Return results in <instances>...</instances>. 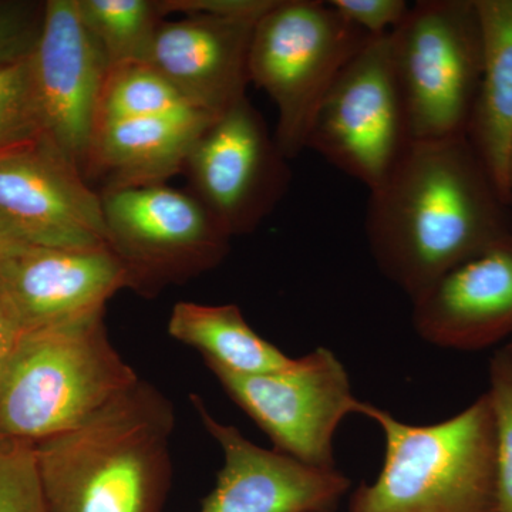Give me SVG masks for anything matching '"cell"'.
<instances>
[{
    "label": "cell",
    "mask_w": 512,
    "mask_h": 512,
    "mask_svg": "<svg viewBox=\"0 0 512 512\" xmlns=\"http://www.w3.org/2000/svg\"><path fill=\"white\" fill-rule=\"evenodd\" d=\"M384 434L372 484L353 491L348 512H501L495 421L488 394L440 423L414 426L363 402Z\"/></svg>",
    "instance_id": "obj_3"
},
{
    "label": "cell",
    "mask_w": 512,
    "mask_h": 512,
    "mask_svg": "<svg viewBox=\"0 0 512 512\" xmlns=\"http://www.w3.org/2000/svg\"><path fill=\"white\" fill-rule=\"evenodd\" d=\"M30 69L43 138L83 174L109 66L76 0H47Z\"/></svg>",
    "instance_id": "obj_11"
},
{
    "label": "cell",
    "mask_w": 512,
    "mask_h": 512,
    "mask_svg": "<svg viewBox=\"0 0 512 512\" xmlns=\"http://www.w3.org/2000/svg\"><path fill=\"white\" fill-rule=\"evenodd\" d=\"M0 218L35 247H107L99 192L45 138L0 156Z\"/></svg>",
    "instance_id": "obj_12"
},
{
    "label": "cell",
    "mask_w": 512,
    "mask_h": 512,
    "mask_svg": "<svg viewBox=\"0 0 512 512\" xmlns=\"http://www.w3.org/2000/svg\"><path fill=\"white\" fill-rule=\"evenodd\" d=\"M412 303L414 329L439 348L481 350L512 335V231Z\"/></svg>",
    "instance_id": "obj_15"
},
{
    "label": "cell",
    "mask_w": 512,
    "mask_h": 512,
    "mask_svg": "<svg viewBox=\"0 0 512 512\" xmlns=\"http://www.w3.org/2000/svg\"><path fill=\"white\" fill-rule=\"evenodd\" d=\"M389 35L372 37L343 67L306 144L369 191L386 181L414 141Z\"/></svg>",
    "instance_id": "obj_8"
},
{
    "label": "cell",
    "mask_w": 512,
    "mask_h": 512,
    "mask_svg": "<svg viewBox=\"0 0 512 512\" xmlns=\"http://www.w3.org/2000/svg\"><path fill=\"white\" fill-rule=\"evenodd\" d=\"M239 409L271 439L276 451L308 466L335 467L336 430L362 412L348 370L330 349L318 348L262 375H237L207 365Z\"/></svg>",
    "instance_id": "obj_9"
},
{
    "label": "cell",
    "mask_w": 512,
    "mask_h": 512,
    "mask_svg": "<svg viewBox=\"0 0 512 512\" xmlns=\"http://www.w3.org/2000/svg\"><path fill=\"white\" fill-rule=\"evenodd\" d=\"M487 394L495 421L500 508L501 512H512V357L505 348L491 357Z\"/></svg>",
    "instance_id": "obj_24"
},
{
    "label": "cell",
    "mask_w": 512,
    "mask_h": 512,
    "mask_svg": "<svg viewBox=\"0 0 512 512\" xmlns=\"http://www.w3.org/2000/svg\"><path fill=\"white\" fill-rule=\"evenodd\" d=\"M43 140L30 56L0 69V156Z\"/></svg>",
    "instance_id": "obj_22"
},
{
    "label": "cell",
    "mask_w": 512,
    "mask_h": 512,
    "mask_svg": "<svg viewBox=\"0 0 512 512\" xmlns=\"http://www.w3.org/2000/svg\"><path fill=\"white\" fill-rule=\"evenodd\" d=\"M365 229L377 268L412 301L512 231V205L467 137L416 140L370 191Z\"/></svg>",
    "instance_id": "obj_1"
},
{
    "label": "cell",
    "mask_w": 512,
    "mask_h": 512,
    "mask_svg": "<svg viewBox=\"0 0 512 512\" xmlns=\"http://www.w3.org/2000/svg\"><path fill=\"white\" fill-rule=\"evenodd\" d=\"M215 117L195 113L109 121L94 130L83 177L101 192L165 184L183 174L197 138Z\"/></svg>",
    "instance_id": "obj_17"
},
{
    "label": "cell",
    "mask_w": 512,
    "mask_h": 512,
    "mask_svg": "<svg viewBox=\"0 0 512 512\" xmlns=\"http://www.w3.org/2000/svg\"><path fill=\"white\" fill-rule=\"evenodd\" d=\"M0 286L23 332H30L106 311L128 279L109 247L29 245L0 262Z\"/></svg>",
    "instance_id": "obj_14"
},
{
    "label": "cell",
    "mask_w": 512,
    "mask_h": 512,
    "mask_svg": "<svg viewBox=\"0 0 512 512\" xmlns=\"http://www.w3.org/2000/svg\"><path fill=\"white\" fill-rule=\"evenodd\" d=\"M505 350H507L508 355H510L512 357V340L510 343H508L507 346H505Z\"/></svg>",
    "instance_id": "obj_31"
},
{
    "label": "cell",
    "mask_w": 512,
    "mask_h": 512,
    "mask_svg": "<svg viewBox=\"0 0 512 512\" xmlns=\"http://www.w3.org/2000/svg\"><path fill=\"white\" fill-rule=\"evenodd\" d=\"M195 111L150 63L124 64L107 72L96 127L109 121L185 116Z\"/></svg>",
    "instance_id": "obj_21"
},
{
    "label": "cell",
    "mask_w": 512,
    "mask_h": 512,
    "mask_svg": "<svg viewBox=\"0 0 512 512\" xmlns=\"http://www.w3.org/2000/svg\"><path fill=\"white\" fill-rule=\"evenodd\" d=\"M248 97L215 117L192 146L183 174L231 237L252 234L285 197L291 168Z\"/></svg>",
    "instance_id": "obj_10"
},
{
    "label": "cell",
    "mask_w": 512,
    "mask_h": 512,
    "mask_svg": "<svg viewBox=\"0 0 512 512\" xmlns=\"http://www.w3.org/2000/svg\"><path fill=\"white\" fill-rule=\"evenodd\" d=\"M278 0H160L164 18L181 15H212L258 22Z\"/></svg>",
    "instance_id": "obj_27"
},
{
    "label": "cell",
    "mask_w": 512,
    "mask_h": 512,
    "mask_svg": "<svg viewBox=\"0 0 512 512\" xmlns=\"http://www.w3.org/2000/svg\"><path fill=\"white\" fill-rule=\"evenodd\" d=\"M254 20L185 15L158 26L150 64L194 110L218 117L247 97Z\"/></svg>",
    "instance_id": "obj_16"
},
{
    "label": "cell",
    "mask_w": 512,
    "mask_h": 512,
    "mask_svg": "<svg viewBox=\"0 0 512 512\" xmlns=\"http://www.w3.org/2000/svg\"><path fill=\"white\" fill-rule=\"evenodd\" d=\"M45 5L0 2V69L26 59L42 32Z\"/></svg>",
    "instance_id": "obj_25"
},
{
    "label": "cell",
    "mask_w": 512,
    "mask_h": 512,
    "mask_svg": "<svg viewBox=\"0 0 512 512\" xmlns=\"http://www.w3.org/2000/svg\"><path fill=\"white\" fill-rule=\"evenodd\" d=\"M507 178H508V187H510V191L512 194V146H511V151H510V157H508Z\"/></svg>",
    "instance_id": "obj_30"
},
{
    "label": "cell",
    "mask_w": 512,
    "mask_h": 512,
    "mask_svg": "<svg viewBox=\"0 0 512 512\" xmlns=\"http://www.w3.org/2000/svg\"><path fill=\"white\" fill-rule=\"evenodd\" d=\"M167 330L177 342L198 350L205 365L220 366L237 375L276 372L293 360L258 335L234 303H175Z\"/></svg>",
    "instance_id": "obj_19"
},
{
    "label": "cell",
    "mask_w": 512,
    "mask_h": 512,
    "mask_svg": "<svg viewBox=\"0 0 512 512\" xmlns=\"http://www.w3.org/2000/svg\"><path fill=\"white\" fill-rule=\"evenodd\" d=\"M26 247L29 245L0 218V262Z\"/></svg>",
    "instance_id": "obj_29"
},
{
    "label": "cell",
    "mask_w": 512,
    "mask_h": 512,
    "mask_svg": "<svg viewBox=\"0 0 512 512\" xmlns=\"http://www.w3.org/2000/svg\"><path fill=\"white\" fill-rule=\"evenodd\" d=\"M190 400L202 426L220 444L224 466L200 512H336L352 483L336 468L308 466L249 441L215 419L197 394Z\"/></svg>",
    "instance_id": "obj_13"
},
{
    "label": "cell",
    "mask_w": 512,
    "mask_h": 512,
    "mask_svg": "<svg viewBox=\"0 0 512 512\" xmlns=\"http://www.w3.org/2000/svg\"><path fill=\"white\" fill-rule=\"evenodd\" d=\"M138 380L111 343L106 311L23 332L0 383V431L35 444L50 439Z\"/></svg>",
    "instance_id": "obj_4"
},
{
    "label": "cell",
    "mask_w": 512,
    "mask_h": 512,
    "mask_svg": "<svg viewBox=\"0 0 512 512\" xmlns=\"http://www.w3.org/2000/svg\"><path fill=\"white\" fill-rule=\"evenodd\" d=\"M0 512H46L36 444L0 431Z\"/></svg>",
    "instance_id": "obj_23"
},
{
    "label": "cell",
    "mask_w": 512,
    "mask_h": 512,
    "mask_svg": "<svg viewBox=\"0 0 512 512\" xmlns=\"http://www.w3.org/2000/svg\"><path fill=\"white\" fill-rule=\"evenodd\" d=\"M476 5L484 66L467 138L512 205L507 178L512 146V0H476Z\"/></svg>",
    "instance_id": "obj_18"
},
{
    "label": "cell",
    "mask_w": 512,
    "mask_h": 512,
    "mask_svg": "<svg viewBox=\"0 0 512 512\" xmlns=\"http://www.w3.org/2000/svg\"><path fill=\"white\" fill-rule=\"evenodd\" d=\"M329 5L350 25L372 37L392 33L410 9L404 0H329Z\"/></svg>",
    "instance_id": "obj_26"
},
{
    "label": "cell",
    "mask_w": 512,
    "mask_h": 512,
    "mask_svg": "<svg viewBox=\"0 0 512 512\" xmlns=\"http://www.w3.org/2000/svg\"><path fill=\"white\" fill-rule=\"evenodd\" d=\"M173 403L140 379L36 443L46 512H161L173 484Z\"/></svg>",
    "instance_id": "obj_2"
},
{
    "label": "cell",
    "mask_w": 512,
    "mask_h": 512,
    "mask_svg": "<svg viewBox=\"0 0 512 512\" xmlns=\"http://www.w3.org/2000/svg\"><path fill=\"white\" fill-rule=\"evenodd\" d=\"M370 39L329 2L319 0H278L256 22L249 82L274 101V136L288 160L306 150L320 104L343 67Z\"/></svg>",
    "instance_id": "obj_5"
},
{
    "label": "cell",
    "mask_w": 512,
    "mask_h": 512,
    "mask_svg": "<svg viewBox=\"0 0 512 512\" xmlns=\"http://www.w3.org/2000/svg\"><path fill=\"white\" fill-rule=\"evenodd\" d=\"M23 329L0 286V383L5 376L13 353L18 348Z\"/></svg>",
    "instance_id": "obj_28"
},
{
    "label": "cell",
    "mask_w": 512,
    "mask_h": 512,
    "mask_svg": "<svg viewBox=\"0 0 512 512\" xmlns=\"http://www.w3.org/2000/svg\"><path fill=\"white\" fill-rule=\"evenodd\" d=\"M389 37L414 141L467 137L484 66L476 0H419Z\"/></svg>",
    "instance_id": "obj_6"
},
{
    "label": "cell",
    "mask_w": 512,
    "mask_h": 512,
    "mask_svg": "<svg viewBox=\"0 0 512 512\" xmlns=\"http://www.w3.org/2000/svg\"><path fill=\"white\" fill-rule=\"evenodd\" d=\"M80 18L106 57L109 69L150 63L164 15L160 0H76Z\"/></svg>",
    "instance_id": "obj_20"
},
{
    "label": "cell",
    "mask_w": 512,
    "mask_h": 512,
    "mask_svg": "<svg viewBox=\"0 0 512 512\" xmlns=\"http://www.w3.org/2000/svg\"><path fill=\"white\" fill-rule=\"evenodd\" d=\"M107 247L128 289L156 298L222 264L231 235L190 191L167 184L101 192Z\"/></svg>",
    "instance_id": "obj_7"
}]
</instances>
